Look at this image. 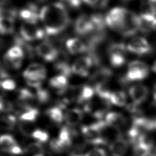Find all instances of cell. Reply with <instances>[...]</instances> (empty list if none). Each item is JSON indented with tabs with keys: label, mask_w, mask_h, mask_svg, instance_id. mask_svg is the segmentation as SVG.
<instances>
[{
	"label": "cell",
	"mask_w": 156,
	"mask_h": 156,
	"mask_svg": "<svg viewBox=\"0 0 156 156\" xmlns=\"http://www.w3.org/2000/svg\"><path fill=\"white\" fill-rule=\"evenodd\" d=\"M39 15L48 35L60 34L66 28L69 23L66 7L62 2H55L43 6Z\"/></svg>",
	"instance_id": "obj_1"
},
{
	"label": "cell",
	"mask_w": 156,
	"mask_h": 156,
	"mask_svg": "<svg viewBox=\"0 0 156 156\" xmlns=\"http://www.w3.org/2000/svg\"><path fill=\"white\" fill-rule=\"evenodd\" d=\"M130 10L123 7H115L111 9L105 17L106 24L111 29L121 32L124 27Z\"/></svg>",
	"instance_id": "obj_2"
},
{
	"label": "cell",
	"mask_w": 156,
	"mask_h": 156,
	"mask_svg": "<svg viewBox=\"0 0 156 156\" xmlns=\"http://www.w3.org/2000/svg\"><path fill=\"white\" fill-rule=\"evenodd\" d=\"M149 74V68L143 62L134 60L128 65V71L123 82H132L145 79Z\"/></svg>",
	"instance_id": "obj_3"
},
{
	"label": "cell",
	"mask_w": 156,
	"mask_h": 156,
	"mask_svg": "<svg viewBox=\"0 0 156 156\" xmlns=\"http://www.w3.org/2000/svg\"><path fill=\"white\" fill-rule=\"evenodd\" d=\"M127 49L130 52L139 55H146L152 51L151 46L147 40L140 37L132 38L127 44Z\"/></svg>",
	"instance_id": "obj_4"
},
{
	"label": "cell",
	"mask_w": 156,
	"mask_h": 156,
	"mask_svg": "<svg viewBox=\"0 0 156 156\" xmlns=\"http://www.w3.org/2000/svg\"><path fill=\"white\" fill-rule=\"evenodd\" d=\"M20 34L26 41L41 39L44 36V31L39 28L36 23L24 22L21 26Z\"/></svg>",
	"instance_id": "obj_5"
},
{
	"label": "cell",
	"mask_w": 156,
	"mask_h": 156,
	"mask_svg": "<svg viewBox=\"0 0 156 156\" xmlns=\"http://www.w3.org/2000/svg\"><path fill=\"white\" fill-rule=\"evenodd\" d=\"M94 63L93 58L89 56H84L77 58L71 66L73 73L82 77L88 75L89 69Z\"/></svg>",
	"instance_id": "obj_6"
},
{
	"label": "cell",
	"mask_w": 156,
	"mask_h": 156,
	"mask_svg": "<svg viewBox=\"0 0 156 156\" xmlns=\"http://www.w3.org/2000/svg\"><path fill=\"white\" fill-rule=\"evenodd\" d=\"M74 30L76 34L80 35H87L94 32V26L91 16L82 15L79 16L75 22Z\"/></svg>",
	"instance_id": "obj_7"
},
{
	"label": "cell",
	"mask_w": 156,
	"mask_h": 156,
	"mask_svg": "<svg viewBox=\"0 0 156 156\" xmlns=\"http://www.w3.org/2000/svg\"><path fill=\"white\" fill-rule=\"evenodd\" d=\"M36 52L39 56L47 62L55 60L58 55L57 49L48 41H44L39 44L36 48Z\"/></svg>",
	"instance_id": "obj_8"
},
{
	"label": "cell",
	"mask_w": 156,
	"mask_h": 156,
	"mask_svg": "<svg viewBox=\"0 0 156 156\" xmlns=\"http://www.w3.org/2000/svg\"><path fill=\"white\" fill-rule=\"evenodd\" d=\"M129 92L133 103L137 105L144 102L149 94L148 88L141 84L133 85L130 88Z\"/></svg>",
	"instance_id": "obj_9"
},
{
	"label": "cell",
	"mask_w": 156,
	"mask_h": 156,
	"mask_svg": "<svg viewBox=\"0 0 156 156\" xmlns=\"http://www.w3.org/2000/svg\"><path fill=\"white\" fill-rule=\"evenodd\" d=\"M24 77L27 79H39L44 80L46 77L45 68L39 63L30 64L23 72Z\"/></svg>",
	"instance_id": "obj_10"
},
{
	"label": "cell",
	"mask_w": 156,
	"mask_h": 156,
	"mask_svg": "<svg viewBox=\"0 0 156 156\" xmlns=\"http://www.w3.org/2000/svg\"><path fill=\"white\" fill-rule=\"evenodd\" d=\"M20 16L24 22L37 23L40 19L39 13L37 6L33 4H29L26 7L20 11Z\"/></svg>",
	"instance_id": "obj_11"
},
{
	"label": "cell",
	"mask_w": 156,
	"mask_h": 156,
	"mask_svg": "<svg viewBox=\"0 0 156 156\" xmlns=\"http://www.w3.org/2000/svg\"><path fill=\"white\" fill-rule=\"evenodd\" d=\"M154 140L147 134L143 133L133 144L135 151L149 152L154 147Z\"/></svg>",
	"instance_id": "obj_12"
},
{
	"label": "cell",
	"mask_w": 156,
	"mask_h": 156,
	"mask_svg": "<svg viewBox=\"0 0 156 156\" xmlns=\"http://www.w3.org/2000/svg\"><path fill=\"white\" fill-rule=\"evenodd\" d=\"M129 145L127 141L119 137L112 142L110 146V150L112 156H124L128 150Z\"/></svg>",
	"instance_id": "obj_13"
},
{
	"label": "cell",
	"mask_w": 156,
	"mask_h": 156,
	"mask_svg": "<svg viewBox=\"0 0 156 156\" xmlns=\"http://www.w3.org/2000/svg\"><path fill=\"white\" fill-rule=\"evenodd\" d=\"M66 46L68 51L73 54L82 53L88 49L87 45L82 41L77 38L68 40L66 43Z\"/></svg>",
	"instance_id": "obj_14"
},
{
	"label": "cell",
	"mask_w": 156,
	"mask_h": 156,
	"mask_svg": "<svg viewBox=\"0 0 156 156\" xmlns=\"http://www.w3.org/2000/svg\"><path fill=\"white\" fill-rule=\"evenodd\" d=\"M107 124L116 128L122 127L126 124L125 117L120 113L116 112L108 113L105 116V121Z\"/></svg>",
	"instance_id": "obj_15"
},
{
	"label": "cell",
	"mask_w": 156,
	"mask_h": 156,
	"mask_svg": "<svg viewBox=\"0 0 156 156\" xmlns=\"http://www.w3.org/2000/svg\"><path fill=\"white\" fill-rule=\"evenodd\" d=\"M82 118L83 113L79 108H71L66 112L65 116L66 122L71 126L77 124Z\"/></svg>",
	"instance_id": "obj_16"
},
{
	"label": "cell",
	"mask_w": 156,
	"mask_h": 156,
	"mask_svg": "<svg viewBox=\"0 0 156 156\" xmlns=\"http://www.w3.org/2000/svg\"><path fill=\"white\" fill-rule=\"evenodd\" d=\"M112 75V72L109 69L107 68H102L96 71L92 76L91 80L94 82L96 85L106 83Z\"/></svg>",
	"instance_id": "obj_17"
},
{
	"label": "cell",
	"mask_w": 156,
	"mask_h": 156,
	"mask_svg": "<svg viewBox=\"0 0 156 156\" xmlns=\"http://www.w3.org/2000/svg\"><path fill=\"white\" fill-rule=\"evenodd\" d=\"M67 77L63 75H58L51 78L49 80L50 85L57 90L58 94H62L65 89L67 87Z\"/></svg>",
	"instance_id": "obj_18"
},
{
	"label": "cell",
	"mask_w": 156,
	"mask_h": 156,
	"mask_svg": "<svg viewBox=\"0 0 156 156\" xmlns=\"http://www.w3.org/2000/svg\"><path fill=\"white\" fill-rule=\"evenodd\" d=\"M14 30V20L1 16L0 20V30L2 34H9L13 32Z\"/></svg>",
	"instance_id": "obj_19"
},
{
	"label": "cell",
	"mask_w": 156,
	"mask_h": 156,
	"mask_svg": "<svg viewBox=\"0 0 156 156\" xmlns=\"http://www.w3.org/2000/svg\"><path fill=\"white\" fill-rule=\"evenodd\" d=\"M127 96L124 92L118 91L112 93L110 102L113 104L118 106H124L126 104Z\"/></svg>",
	"instance_id": "obj_20"
},
{
	"label": "cell",
	"mask_w": 156,
	"mask_h": 156,
	"mask_svg": "<svg viewBox=\"0 0 156 156\" xmlns=\"http://www.w3.org/2000/svg\"><path fill=\"white\" fill-rule=\"evenodd\" d=\"M1 149L5 152H8L10 149L13 146L17 144L13 136L10 135H3L0 139Z\"/></svg>",
	"instance_id": "obj_21"
},
{
	"label": "cell",
	"mask_w": 156,
	"mask_h": 156,
	"mask_svg": "<svg viewBox=\"0 0 156 156\" xmlns=\"http://www.w3.org/2000/svg\"><path fill=\"white\" fill-rule=\"evenodd\" d=\"M46 113L48 115L49 118L55 121V122H61L63 119V115L61 108L58 107H52L49 108Z\"/></svg>",
	"instance_id": "obj_22"
},
{
	"label": "cell",
	"mask_w": 156,
	"mask_h": 156,
	"mask_svg": "<svg viewBox=\"0 0 156 156\" xmlns=\"http://www.w3.org/2000/svg\"><path fill=\"white\" fill-rule=\"evenodd\" d=\"M140 14L156 16V4L149 1L144 2L141 5Z\"/></svg>",
	"instance_id": "obj_23"
},
{
	"label": "cell",
	"mask_w": 156,
	"mask_h": 156,
	"mask_svg": "<svg viewBox=\"0 0 156 156\" xmlns=\"http://www.w3.org/2000/svg\"><path fill=\"white\" fill-rule=\"evenodd\" d=\"M38 110L34 108H30L27 110L24 113L21 115L20 118L21 121L33 122L34 121L38 115Z\"/></svg>",
	"instance_id": "obj_24"
},
{
	"label": "cell",
	"mask_w": 156,
	"mask_h": 156,
	"mask_svg": "<svg viewBox=\"0 0 156 156\" xmlns=\"http://www.w3.org/2000/svg\"><path fill=\"white\" fill-rule=\"evenodd\" d=\"M94 94V90L90 86H84L80 91V94L78 97L77 101L79 102H82L88 100L92 98Z\"/></svg>",
	"instance_id": "obj_25"
},
{
	"label": "cell",
	"mask_w": 156,
	"mask_h": 156,
	"mask_svg": "<svg viewBox=\"0 0 156 156\" xmlns=\"http://www.w3.org/2000/svg\"><path fill=\"white\" fill-rule=\"evenodd\" d=\"M58 139L68 147H69L72 144L71 133L69 132L68 127H62L59 133Z\"/></svg>",
	"instance_id": "obj_26"
},
{
	"label": "cell",
	"mask_w": 156,
	"mask_h": 156,
	"mask_svg": "<svg viewBox=\"0 0 156 156\" xmlns=\"http://www.w3.org/2000/svg\"><path fill=\"white\" fill-rule=\"evenodd\" d=\"M110 62L113 66L119 67L126 62L124 54L119 53L110 54Z\"/></svg>",
	"instance_id": "obj_27"
},
{
	"label": "cell",
	"mask_w": 156,
	"mask_h": 156,
	"mask_svg": "<svg viewBox=\"0 0 156 156\" xmlns=\"http://www.w3.org/2000/svg\"><path fill=\"white\" fill-rule=\"evenodd\" d=\"M43 151V146L40 142L32 143L28 144L25 148V152L27 154H31L34 155L42 154Z\"/></svg>",
	"instance_id": "obj_28"
},
{
	"label": "cell",
	"mask_w": 156,
	"mask_h": 156,
	"mask_svg": "<svg viewBox=\"0 0 156 156\" xmlns=\"http://www.w3.org/2000/svg\"><path fill=\"white\" fill-rule=\"evenodd\" d=\"M16 117L12 115H7L1 118V126L3 128L11 129L16 122Z\"/></svg>",
	"instance_id": "obj_29"
},
{
	"label": "cell",
	"mask_w": 156,
	"mask_h": 156,
	"mask_svg": "<svg viewBox=\"0 0 156 156\" xmlns=\"http://www.w3.org/2000/svg\"><path fill=\"white\" fill-rule=\"evenodd\" d=\"M5 55L10 58H23L24 52L21 46L15 45L10 48Z\"/></svg>",
	"instance_id": "obj_30"
},
{
	"label": "cell",
	"mask_w": 156,
	"mask_h": 156,
	"mask_svg": "<svg viewBox=\"0 0 156 156\" xmlns=\"http://www.w3.org/2000/svg\"><path fill=\"white\" fill-rule=\"evenodd\" d=\"M30 122L28 121H23L19 124L20 130L26 136L32 135V133L35 130L34 126Z\"/></svg>",
	"instance_id": "obj_31"
},
{
	"label": "cell",
	"mask_w": 156,
	"mask_h": 156,
	"mask_svg": "<svg viewBox=\"0 0 156 156\" xmlns=\"http://www.w3.org/2000/svg\"><path fill=\"white\" fill-rule=\"evenodd\" d=\"M55 68L57 71L62 73V75H63L66 77L69 76L73 72L71 67H70L66 62L63 61L58 62L55 65Z\"/></svg>",
	"instance_id": "obj_32"
},
{
	"label": "cell",
	"mask_w": 156,
	"mask_h": 156,
	"mask_svg": "<svg viewBox=\"0 0 156 156\" xmlns=\"http://www.w3.org/2000/svg\"><path fill=\"white\" fill-rule=\"evenodd\" d=\"M127 49V46H125L122 43H115L112 44L108 48V52L109 54H123L126 52Z\"/></svg>",
	"instance_id": "obj_33"
},
{
	"label": "cell",
	"mask_w": 156,
	"mask_h": 156,
	"mask_svg": "<svg viewBox=\"0 0 156 156\" xmlns=\"http://www.w3.org/2000/svg\"><path fill=\"white\" fill-rule=\"evenodd\" d=\"M4 59L5 64L11 68L18 69L22 64V58H10L4 55Z\"/></svg>",
	"instance_id": "obj_34"
},
{
	"label": "cell",
	"mask_w": 156,
	"mask_h": 156,
	"mask_svg": "<svg viewBox=\"0 0 156 156\" xmlns=\"http://www.w3.org/2000/svg\"><path fill=\"white\" fill-rule=\"evenodd\" d=\"M37 99L40 103H46L49 100V94L48 91L41 88L37 90Z\"/></svg>",
	"instance_id": "obj_35"
},
{
	"label": "cell",
	"mask_w": 156,
	"mask_h": 156,
	"mask_svg": "<svg viewBox=\"0 0 156 156\" xmlns=\"http://www.w3.org/2000/svg\"><path fill=\"white\" fill-rule=\"evenodd\" d=\"M16 16V11L11 7H2L1 9V16L7 17L15 20Z\"/></svg>",
	"instance_id": "obj_36"
},
{
	"label": "cell",
	"mask_w": 156,
	"mask_h": 156,
	"mask_svg": "<svg viewBox=\"0 0 156 156\" xmlns=\"http://www.w3.org/2000/svg\"><path fill=\"white\" fill-rule=\"evenodd\" d=\"M33 138L38 140L40 142H46L49 137L47 132L43 131L41 130L36 129L31 135Z\"/></svg>",
	"instance_id": "obj_37"
},
{
	"label": "cell",
	"mask_w": 156,
	"mask_h": 156,
	"mask_svg": "<svg viewBox=\"0 0 156 156\" xmlns=\"http://www.w3.org/2000/svg\"><path fill=\"white\" fill-rule=\"evenodd\" d=\"M1 87L5 90H13L16 87L15 81L12 79H5L1 82Z\"/></svg>",
	"instance_id": "obj_38"
},
{
	"label": "cell",
	"mask_w": 156,
	"mask_h": 156,
	"mask_svg": "<svg viewBox=\"0 0 156 156\" xmlns=\"http://www.w3.org/2000/svg\"><path fill=\"white\" fill-rule=\"evenodd\" d=\"M85 156H107L106 152L101 148H94L88 152Z\"/></svg>",
	"instance_id": "obj_39"
},
{
	"label": "cell",
	"mask_w": 156,
	"mask_h": 156,
	"mask_svg": "<svg viewBox=\"0 0 156 156\" xmlns=\"http://www.w3.org/2000/svg\"><path fill=\"white\" fill-rule=\"evenodd\" d=\"M43 80L39 79H27L26 83L27 84L33 88H35L37 89L41 88V85L42 83Z\"/></svg>",
	"instance_id": "obj_40"
},
{
	"label": "cell",
	"mask_w": 156,
	"mask_h": 156,
	"mask_svg": "<svg viewBox=\"0 0 156 156\" xmlns=\"http://www.w3.org/2000/svg\"><path fill=\"white\" fill-rule=\"evenodd\" d=\"M63 4H66L71 8L77 9L81 5V0H62Z\"/></svg>",
	"instance_id": "obj_41"
},
{
	"label": "cell",
	"mask_w": 156,
	"mask_h": 156,
	"mask_svg": "<svg viewBox=\"0 0 156 156\" xmlns=\"http://www.w3.org/2000/svg\"><path fill=\"white\" fill-rule=\"evenodd\" d=\"M13 105L11 102L5 101L1 98V110L4 112H8L12 110Z\"/></svg>",
	"instance_id": "obj_42"
},
{
	"label": "cell",
	"mask_w": 156,
	"mask_h": 156,
	"mask_svg": "<svg viewBox=\"0 0 156 156\" xmlns=\"http://www.w3.org/2000/svg\"><path fill=\"white\" fill-rule=\"evenodd\" d=\"M22 152H23L22 149L18 144H16L13 147H12L8 152V153H10L11 154H14V155L21 154H22Z\"/></svg>",
	"instance_id": "obj_43"
},
{
	"label": "cell",
	"mask_w": 156,
	"mask_h": 156,
	"mask_svg": "<svg viewBox=\"0 0 156 156\" xmlns=\"http://www.w3.org/2000/svg\"><path fill=\"white\" fill-rule=\"evenodd\" d=\"M87 4L91 6H97L101 0H82Z\"/></svg>",
	"instance_id": "obj_44"
},
{
	"label": "cell",
	"mask_w": 156,
	"mask_h": 156,
	"mask_svg": "<svg viewBox=\"0 0 156 156\" xmlns=\"http://www.w3.org/2000/svg\"><path fill=\"white\" fill-rule=\"evenodd\" d=\"M140 156H156L155 154H152L150 152H143Z\"/></svg>",
	"instance_id": "obj_45"
},
{
	"label": "cell",
	"mask_w": 156,
	"mask_h": 156,
	"mask_svg": "<svg viewBox=\"0 0 156 156\" xmlns=\"http://www.w3.org/2000/svg\"><path fill=\"white\" fill-rule=\"evenodd\" d=\"M152 96H153V99L154 102L156 104V84L155 85L154 89H153V93H152Z\"/></svg>",
	"instance_id": "obj_46"
},
{
	"label": "cell",
	"mask_w": 156,
	"mask_h": 156,
	"mask_svg": "<svg viewBox=\"0 0 156 156\" xmlns=\"http://www.w3.org/2000/svg\"><path fill=\"white\" fill-rule=\"evenodd\" d=\"M152 70L153 72L156 73V61L154 62V63H153V65L152 66Z\"/></svg>",
	"instance_id": "obj_47"
},
{
	"label": "cell",
	"mask_w": 156,
	"mask_h": 156,
	"mask_svg": "<svg viewBox=\"0 0 156 156\" xmlns=\"http://www.w3.org/2000/svg\"><path fill=\"white\" fill-rule=\"evenodd\" d=\"M120 1H121L122 2H127L130 1L131 0H120Z\"/></svg>",
	"instance_id": "obj_48"
},
{
	"label": "cell",
	"mask_w": 156,
	"mask_h": 156,
	"mask_svg": "<svg viewBox=\"0 0 156 156\" xmlns=\"http://www.w3.org/2000/svg\"><path fill=\"white\" fill-rule=\"evenodd\" d=\"M149 1H151V2H153V3L156 4V0H149Z\"/></svg>",
	"instance_id": "obj_49"
},
{
	"label": "cell",
	"mask_w": 156,
	"mask_h": 156,
	"mask_svg": "<svg viewBox=\"0 0 156 156\" xmlns=\"http://www.w3.org/2000/svg\"><path fill=\"white\" fill-rule=\"evenodd\" d=\"M34 156H43V154H37V155H35Z\"/></svg>",
	"instance_id": "obj_50"
},
{
	"label": "cell",
	"mask_w": 156,
	"mask_h": 156,
	"mask_svg": "<svg viewBox=\"0 0 156 156\" xmlns=\"http://www.w3.org/2000/svg\"><path fill=\"white\" fill-rule=\"evenodd\" d=\"M73 156H82V155H74Z\"/></svg>",
	"instance_id": "obj_51"
},
{
	"label": "cell",
	"mask_w": 156,
	"mask_h": 156,
	"mask_svg": "<svg viewBox=\"0 0 156 156\" xmlns=\"http://www.w3.org/2000/svg\"><path fill=\"white\" fill-rule=\"evenodd\" d=\"M40 1H45V0H40Z\"/></svg>",
	"instance_id": "obj_52"
},
{
	"label": "cell",
	"mask_w": 156,
	"mask_h": 156,
	"mask_svg": "<svg viewBox=\"0 0 156 156\" xmlns=\"http://www.w3.org/2000/svg\"><path fill=\"white\" fill-rule=\"evenodd\" d=\"M155 30H156V27H155Z\"/></svg>",
	"instance_id": "obj_53"
}]
</instances>
